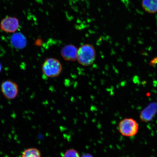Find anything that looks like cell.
<instances>
[{"label": "cell", "mask_w": 157, "mask_h": 157, "mask_svg": "<svg viewBox=\"0 0 157 157\" xmlns=\"http://www.w3.org/2000/svg\"><path fill=\"white\" fill-rule=\"evenodd\" d=\"M2 70V67H1V63H0V72Z\"/></svg>", "instance_id": "5bb4252c"}, {"label": "cell", "mask_w": 157, "mask_h": 157, "mask_svg": "<svg viewBox=\"0 0 157 157\" xmlns=\"http://www.w3.org/2000/svg\"><path fill=\"white\" fill-rule=\"evenodd\" d=\"M119 131L123 136L131 137L135 136L138 132V124L134 119L131 118H125L120 121Z\"/></svg>", "instance_id": "3957f363"}, {"label": "cell", "mask_w": 157, "mask_h": 157, "mask_svg": "<svg viewBox=\"0 0 157 157\" xmlns=\"http://www.w3.org/2000/svg\"><path fill=\"white\" fill-rule=\"evenodd\" d=\"M81 157H93V156L87 153V154H83Z\"/></svg>", "instance_id": "4fadbf2b"}, {"label": "cell", "mask_w": 157, "mask_h": 157, "mask_svg": "<svg viewBox=\"0 0 157 157\" xmlns=\"http://www.w3.org/2000/svg\"><path fill=\"white\" fill-rule=\"evenodd\" d=\"M61 63L57 59L50 58L46 59L42 66L43 74L46 77L53 78L57 77L62 71Z\"/></svg>", "instance_id": "7a4b0ae2"}, {"label": "cell", "mask_w": 157, "mask_h": 157, "mask_svg": "<svg viewBox=\"0 0 157 157\" xmlns=\"http://www.w3.org/2000/svg\"><path fill=\"white\" fill-rule=\"evenodd\" d=\"M63 157H80L79 153L74 149H70L65 152Z\"/></svg>", "instance_id": "8fae6325"}, {"label": "cell", "mask_w": 157, "mask_h": 157, "mask_svg": "<svg viewBox=\"0 0 157 157\" xmlns=\"http://www.w3.org/2000/svg\"><path fill=\"white\" fill-rule=\"evenodd\" d=\"M1 90L6 99H14L19 93V87L17 84L10 80L3 82L1 85Z\"/></svg>", "instance_id": "277c9868"}, {"label": "cell", "mask_w": 157, "mask_h": 157, "mask_svg": "<svg viewBox=\"0 0 157 157\" xmlns=\"http://www.w3.org/2000/svg\"><path fill=\"white\" fill-rule=\"evenodd\" d=\"M20 27L19 19L16 17L8 16L4 18L0 23V28L3 32L15 33Z\"/></svg>", "instance_id": "5b68a950"}, {"label": "cell", "mask_w": 157, "mask_h": 157, "mask_svg": "<svg viewBox=\"0 0 157 157\" xmlns=\"http://www.w3.org/2000/svg\"><path fill=\"white\" fill-rule=\"evenodd\" d=\"M78 51V49L74 45H66L61 50V56L66 61H75L77 60Z\"/></svg>", "instance_id": "8992f818"}, {"label": "cell", "mask_w": 157, "mask_h": 157, "mask_svg": "<svg viewBox=\"0 0 157 157\" xmlns=\"http://www.w3.org/2000/svg\"><path fill=\"white\" fill-rule=\"evenodd\" d=\"M11 44L15 48L22 49L27 44V40L25 37L20 33H15L11 38Z\"/></svg>", "instance_id": "ba28073f"}, {"label": "cell", "mask_w": 157, "mask_h": 157, "mask_svg": "<svg viewBox=\"0 0 157 157\" xmlns=\"http://www.w3.org/2000/svg\"><path fill=\"white\" fill-rule=\"evenodd\" d=\"M96 56L95 49L91 44H84L78 49L77 60L82 66H91L95 62Z\"/></svg>", "instance_id": "6da1fadb"}, {"label": "cell", "mask_w": 157, "mask_h": 157, "mask_svg": "<svg viewBox=\"0 0 157 157\" xmlns=\"http://www.w3.org/2000/svg\"><path fill=\"white\" fill-rule=\"evenodd\" d=\"M21 157H41L40 151L36 148H29L23 152Z\"/></svg>", "instance_id": "30bf717a"}, {"label": "cell", "mask_w": 157, "mask_h": 157, "mask_svg": "<svg viewBox=\"0 0 157 157\" xmlns=\"http://www.w3.org/2000/svg\"><path fill=\"white\" fill-rule=\"evenodd\" d=\"M157 113V103H151L141 111L140 118L143 122H148L152 120Z\"/></svg>", "instance_id": "52a82bcc"}, {"label": "cell", "mask_w": 157, "mask_h": 157, "mask_svg": "<svg viewBox=\"0 0 157 157\" xmlns=\"http://www.w3.org/2000/svg\"></svg>", "instance_id": "9a60e30c"}, {"label": "cell", "mask_w": 157, "mask_h": 157, "mask_svg": "<svg viewBox=\"0 0 157 157\" xmlns=\"http://www.w3.org/2000/svg\"><path fill=\"white\" fill-rule=\"evenodd\" d=\"M142 5L147 13L153 14L157 12V0H142Z\"/></svg>", "instance_id": "9c48e42d"}, {"label": "cell", "mask_w": 157, "mask_h": 157, "mask_svg": "<svg viewBox=\"0 0 157 157\" xmlns=\"http://www.w3.org/2000/svg\"><path fill=\"white\" fill-rule=\"evenodd\" d=\"M157 64V57L155 58L151 61L149 65L150 66L154 67Z\"/></svg>", "instance_id": "7c38bea8"}]
</instances>
